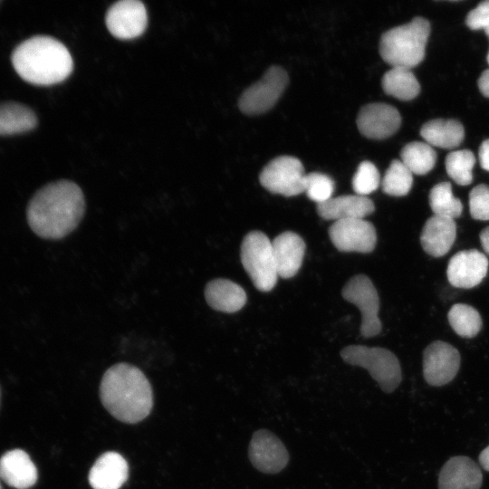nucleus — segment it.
<instances>
[{"instance_id": "20e7f679", "label": "nucleus", "mask_w": 489, "mask_h": 489, "mask_svg": "<svg viewBox=\"0 0 489 489\" xmlns=\"http://www.w3.org/2000/svg\"><path fill=\"white\" fill-rule=\"evenodd\" d=\"M430 24L423 17L386 31L379 41V53L392 67L411 69L425 57Z\"/></svg>"}, {"instance_id": "2eb2a0df", "label": "nucleus", "mask_w": 489, "mask_h": 489, "mask_svg": "<svg viewBox=\"0 0 489 489\" xmlns=\"http://www.w3.org/2000/svg\"><path fill=\"white\" fill-rule=\"evenodd\" d=\"M487 270V257L481 252L471 249L458 252L450 259L446 275L453 286L470 289L483 281Z\"/></svg>"}, {"instance_id": "58836bf2", "label": "nucleus", "mask_w": 489, "mask_h": 489, "mask_svg": "<svg viewBox=\"0 0 489 489\" xmlns=\"http://www.w3.org/2000/svg\"><path fill=\"white\" fill-rule=\"evenodd\" d=\"M487 62L489 64V51H488V53H487Z\"/></svg>"}, {"instance_id": "ea45409f", "label": "nucleus", "mask_w": 489, "mask_h": 489, "mask_svg": "<svg viewBox=\"0 0 489 489\" xmlns=\"http://www.w3.org/2000/svg\"><path fill=\"white\" fill-rule=\"evenodd\" d=\"M0 489H2V487H1V484H0Z\"/></svg>"}, {"instance_id": "a211bd4d", "label": "nucleus", "mask_w": 489, "mask_h": 489, "mask_svg": "<svg viewBox=\"0 0 489 489\" xmlns=\"http://www.w3.org/2000/svg\"><path fill=\"white\" fill-rule=\"evenodd\" d=\"M278 276L293 277L302 266L305 253V243L296 233L286 231L272 242Z\"/></svg>"}, {"instance_id": "a878e982", "label": "nucleus", "mask_w": 489, "mask_h": 489, "mask_svg": "<svg viewBox=\"0 0 489 489\" xmlns=\"http://www.w3.org/2000/svg\"><path fill=\"white\" fill-rule=\"evenodd\" d=\"M400 158L412 174L425 175L435 167L436 153L427 142L413 141L404 146Z\"/></svg>"}, {"instance_id": "473e14b6", "label": "nucleus", "mask_w": 489, "mask_h": 489, "mask_svg": "<svg viewBox=\"0 0 489 489\" xmlns=\"http://www.w3.org/2000/svg\"><path fill=\"white\" fill-rule=\"evenodd\" d=\"M470 214L474 219L489 220V187L481 184L469 194Z\"/></svg>"}, {"instance_id": "412c9836", "label": "nucleus", "mask_w": 489, "mask_h": 489, "mask_svg": "<svg viewBox=\"0 0 489 489\" xmlns=\"http://www.w3.org/2000/svg\"><path fill=\"white\" fill-rule=\"evenodd\" d=\"M455 236V220L434 215L423 226L420 243L426 253L434 257H441L451 249Z\"/></svg>"}, {"instance_id": "bb28decb", "label": "nucleus", "mask_w": 489, "mask_h": 489, "mask_svg": "<svg viewBox=\"0 0 489 489\" xmlns=\"http://www.w3.org/2000/svg\"><path fill=\"white\" fill-rule=\"evenodd\" d=\"M447 317L452 329L464 338L475 337L482 328L479 312L467 304H455L448 312Z\"/></svg>"}, {"instance_id": "4be33fe9", "label": "nucleus", "mask_w": 489, "mask_h": 489, "mask_svg": "<svg viewBox=\"0 0 489 489\" xmlns=\"http://www.w3.org/2000/svg\"><path fill=\"white\" fill-rule=\"evenodd\" d=\"M204 293L207 304L212 309L226 313L238 312L247 301V295L243 287L224 278L208 282Z\"/></svg>"}, {"instance_id": "f8f14e48", "label": "nucleus", "mask_w": 489, "mask_h": 489, "mask_svg": "<svg viewBox=\"0 0 489 489\" xmlns=\"http://www.w3.org/2000/svg\"><path fill=\"white\" fill-rule=\"evenodd\" d=\"M105 21L108 30L116 38L133 39L142 34L147 27V10L139 0L118 1L107 11Z\"/></svg>"}, {"instance_id": "a19ab883", "label": "nucleus", "mask_w": 489, "mask_h": 489, "mask_svg": "<svg viewBox=\"0 0 489 489\" xmlns=\"http://www.w3.org/2000/svg\"><path fill=\"white\" fill-rule=\"evenodd\" d=\"M1 2V1H0Z\"/></svg>"}, {"instance_id": "c9c22d12", "label": "nucleus", "mask_w": 489, "mask_h": 489, "mask_svg": "<svg viewBox=\"0 0 489 489\" xmlns=\"http://www.w3.org/2000/svg\"><path fill=\"white\" fill-rule=\"evenodd\" d=\"M478 88L484 96L489 98V69L484 71L479 77Z\"/></svg>"}, {"instance_id": "5701e85b", "label": "nucleus", "mask_w": 489, "mask_h": 489, "mask_svg": "<svg viewBox=\"0 0 489 489\" xmlns=\"http://www.w3.org/2000/svg\"><path fill=\"white\" fill-rule=\"evenodd\" d=\"M420 134L430 146L455 149L464 140L465 129L458 120L436 119L426 122Z\"/></svg>"}, {"instance_id": "6e6552de", "label": "nucleus", "mask_w": 489, "mask_h": 489, "mask_svg": "<svg viewBox=\"0 0 489 489\" xmlns=\"http://www.w3.org/2000/svg\"><path fill=\"white\" fill-rule=\"evenodd\" d=\"M304 177L302 161L296 157L283 155L264 167L259 180L272 193L292 197L304 192Z\"/></svg>"}, {"instance_id": "cd10ccee", "label": "nucleus", "mask_w": 489, "mask_h": 489, "mask_svg": "<svg viewBox=\"0 0 489 489\" xmlns=\"http://www.w3.org/2000/svg\"><path fill=\"white\" fill-rule=\"evenodd\" d=\"M429 205L434 215L442 217L454 219L463 211L462 202L454 197L448 182L438 183L431 188Z\"/></svg>"}, {"instance_id": "9d476101", "label": "nucleus", "mask_w": 489, "mask_h": 489, "mask_svg": "<svg viewBox=\"0 0 489 489\" xmlns=\"http://www.w3.org/2000/svg\"><path fill=\"white\" fill-rule=\"evenodd\" d=\"M329 235L340 252L370 253L377 243L374 225L360 218L335 221L329 228Z\"/></svg>"}, {"instance_id": "f704fd0d", "label": "nucleus", "mask_w": 489, "mask_h": 489, "mask_svg": "<svg viewBox=\"0 0 489 489\" xmlns=\"http://www.w3.org/2000/svg\"><path fill=\"white\" fill-rule=\"evenodd\" d=\"M479 160L481 167L489 171V139L484 140L479 148Z\"/></svg>"}, {"instance_id": "ddd939ff", "label": "nucleus", "mask_w": 489, "mask_h": 489, "mask_svg": "<svg viewBox=\"0 0 489 489\" xmlns=\"http://www.w3.org/2000/svg\"><path fill=\"white\" fill-rule=\"evenodd\" d=\"M248 455L252 465L264 474L279 473L289 461V454L283 442L266 429L254 433Z\"/></svg>"}, {"instance_id": "7c9ffc66", "label": "nucleus", "mask_w": 489, "mask_h": 489, "mask_svg": "<svg viewBox=\"0 0 489 489\" xmlns=\"http://www.w3.org/2000/svg\"><path fill=\"white\" fill-rule=\"evenodd\" d=\"M334 187L333 179L323 173L305 174L304 192L310 199L317 204L329 200L334 191Z\"/></svg>"}, {"instance_id": "f03ea898", "label": "nucleus", "mask_w": 489, "mask_h": 489, "mask_svg": "<svg viewBox=\"0 0 489 489\" xmlns=\"http://www.w3.org/2000/svg\"><path fill=\"white\" fill-rule=\"evenodd\" d=\"M103 407L116 419L135 424L147 417L153 407L152 388L136 366L117 363L104 373L100 385Z\"/></svg>"}, {"instance_id": "c756f323", "label": "nucleus", "mask_w": 489, "mask_h": 489, "mask_svg": "<svg viewBox=\"0 0 489 489\" xmlns=\"http://www.w3.org/2000/svg\"><path fill=\"white\" fill-rule=\"evenodd\" d=\"M475 163V156L468 149L450 152L445 162L448 176L461 186H467L472 182Z\"/></svg>"}, {"instance_id": "f3484780", "label": "nucleus", "mask_w": 489, "mask_h": 489, "mask_svg": "<svg viewBox=\"0 0 489 489\" xmlns=\"http://www.w3.org/2000/svg\"><path fill=\"white\" fill-rule=\"evenodd\" d=\"M129 465L117 452L101 455L91 466L88 480L93 489H120L127 481Z\"/></svg>"}, {"instance_id": "1a4fd4ad", "label": "nucleus", "mask_w": 489, "mask_h": 489, "mask_svg": "<svg viewBox=\"0 0 489 489\" xmlns=\"http://www.w3.org/2000/svg\"><path fill=\"white\" fill-rule=\"evenodd\" d=\"M341 294L361 312L360 334L365 338L378 335L381 331L379 298L371 280L364 274L355 275L344 285Z\"/></svg>"}, {"instance_id": "f257e3e1", "label": "nucleus", "mask_w": 489, "mask_h": 489, "mask_svg": "<svg viewBox=\"0 0 489 489\" xmlns=\"http://www.w3.org/2000/svg\"><path fill=\"white\" fill-rule=\"evenodd\" d=\"M85 199L81 187L71 180L46 184L28 203L26 217L30 228L44 239H61L82 221Z\"/></svg>"}, {"instance_id": "72a5a7b5", "label": "nucleus", "mask_w": 489, "mask_h": 489, "mask_svg": "<svg viewBox=\"0 0 489 489\" xmlns=\"http://www.w3.org/2000/svg\"><path fill=\"white\" fill-rule=\"evenodd\" d=\"M465 24L472 30L483 29L489 37V0L481 2L470 11L466 15Z\"/></svg>"}, {"instance_id": "7ed1b4c3", "label": "nucleus", "mask_w": 489, "mask_h": 489, "mask_svg": "<svg viewBox=\"0 0 489 489\" xmlns=\"http://www.w3.org/2000/svg\"><path fill=\"white\" fill-rule=\"evenodd\" d=\"M11 60L18 75L35 85L59 83L73 69L67 47L47 35H35L22 42L14 48Z\"/></svg>"}, {"instance_id": "6ab92c4d", "label": "nucleus", "mask_w": 489, "mask_h": 489, "mask_svg": "<svg viewBox=\"0 0 489 489\" xmlns=\"http://www.w3.org/2000/svg\"><path fill=\"white\" fill-rule=\"evenodd\" d=\"M374 210V203L370 198L357 194L331 197L317 204V213L325 220L364 219Z\"/></svg>"}, {"instance_id": "39448f33", "label": "nucleus", "mask_w": 489, "mask_h": 489, "mask_svg": "<svg viewBox=\"0 0 489 489\" xmlns=\"http://www.w3.org/2000/svg\"><path fill=\"white\" fill-rule=\"evenodd\" d=\"M342 360L366 369L386 393L394 391L401 382V367L397 356L388 350L364 345H350L340 350Z\"/></svg>"}, {"instance_id": "aec40b11", "label": "nucleus", "mask_w": 489, "mask_h": 489, "mask_svg": "<svg viewBox=\"0 0 489 489\" xmlns=\"http://www.w3.org/2000/svg\"><path fill=\"white\" fill-rule=\"evenodd\" d=\"M0 479L16 489H28L37 480V469L26 452L14 449L0 458Z\"/></svg>"}, {"instance_id": "393cba45", "label": "nucleus", "mask_w": 489, "mask_h": 489, "mask_svg": "<svg viewBox=\"0 0 489 489\" xmlns=\"http://www.w3.org/2000/svg\"><path fill=\"white\" fill-rule=\"evenodd\" d=\"M381 84L384 91L399 100L409 101L417 97L420 85L410 69L392 67L382 77Z\"/></svg>"}, {"instance_id": "9b49d317", "label": "nucleus", "mask_w": 489, "mask_h": 489, "mask_svg": "<svg viewBox=\"0 0 489 489\" xmlns=\"http://www.w3.org/2000/svg\"><path fill=\"white\" fill-rule=\"evenodd\" d=\"M458 350L445 341L429 344L423 353V375L431 386L440 387L450 382L460 367Z\"/></svg>"}, {"instance_id": "2f4dec72", "label": "nucleus", "mask_w": 489, "mask_h": 489, "mask_svg": "<svg viewBox=\"0 0 489 489\" xmlns=\"http://www.w3.org/2000/svg\"><path fill=\"white\" fill-rule=\"evenodd\" d=\"M379 183L380 176L377 167L370 161H361L352 177L355 193L367 197L379 187Z\"/></svg>"}, {"instance_id": "e433bc0d", "label": "nucleus", "mask_w": 489, "mask_h": 489, "mask_svg": "<svg viewBox=\"0 0 489 489\" xmlns=\"http://www.w3.org/2000/svg\"><path fill=\"white\" fill-rule=\"evenodd\" d=\"M480 241L484 252L489 254V226L480 233Z\"/></svg>"}, {"instance_id": "dca6fc26", "label": "nucleus", "mask_w": 489, "mask_h": 489, "mask_svg": "<svg viewBox=\"0 0 489 489\" xmlns=\"http://www.w3.org/2000/svg\"><path fill=\"white\" fill-rule=\"evenodd\" d=\"M482 483L480 467L465 455L451 457L438 476V489H480Z\"/></svg>"}, {"instance_id": "4468645a", "label": "nucleus", "mask_w": 489, "mask_h": 489, "mask_svg": "<svg viewBox=\"0 0 489 489\" xmlns=\"http://www.w3.org/2000/svg\"><path fill=\"white\" fill-rule=\"evenodd\" d=\"M401 116L392 105L372 102L362 106L357 116L360 132L367 138L383 139L393 135L400 127Z\"/></svg>"}, {"instance_id": "0eeeda50", "label": "nucleus", "mask_w": 489, "mask_h": 489, "mask_svg": "<svg viewBox=\"0 0 489 489\" xmlns=\"http://www.w3.org/2000/svg\"><path fill=\"white\" fill-rule=\"evenodd\" d=\"M288 82V74L283 67L270 66L257 82L241 94L239 109L251 115L268 110L278 101Z\"/></svg>"}, {"instance_id": "4c0bfd02", "label": "nucleus", "mask_w": 489, "mask_h": 489, "mask_svg": "<svg viewBox=\"0 0 489 489\" xmlns=\"http://www.w3.org/2000/svg\"><path fill=\"white\" fill-rule=\"evenodd\" d=\"M479 463L484 470L489 472V446L480 453Z\"/></svg>"}, {"instance_id": "c85d7f7f", "label": "nucleus", "mask_w": 489, "mask_h": 489, "mask_svg": "<svg viewBox=\"0 0 489 489\" xmlns=\"http://www.w3.org/2000/svg\"><path fill=\"white\" fill-rule=\"evenodd\" d=\"M412 183V172L401 160L394 159L385 172L381 181V187L386 194L401 197L407 195L410 191Z\"/></svg>"}, {"instance_id": "b1692460", "label": "nucleus", "mask_w": 489, "mask_h": 489, "mask_svg": "<svg viewBox=\"0 0 489 489\" xmlns=\"http://www.w3.org/2000/svg\"><path fill=\"white\" fill-rule=\"evenodd\" d=\"M36 125V115L29 107L17 102L0 104V136L24 133Z\"/></svg>"}, {"instance_id": "423d86ee", "label": "nucleus", "mask_w": 489, "mask_h": 489, "mask_svg": "<svg viewBox=\"0 0 489 489\" xmlns=\"http://www.w3.org/2000/svg\"><path fill=\"white\" fill-rule=\"evenodd\" d=\"M240 257L242 264L255 288L271 291L277 283L278 273L272 242L261 231H251L243 239Z\"/></svg>"}]
</instances>
